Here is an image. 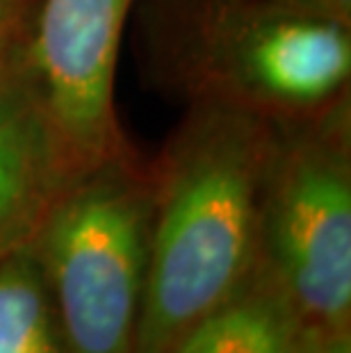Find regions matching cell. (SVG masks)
Wrapping results in <instances>:
<instances>
[{
  "label": "cell",
  "mask_w": 351,
  "mask_h": 353,
  "mask_svg": "<svg viewBox=\"0 0 351 353\" xmlns=\"http://www.w3.org/2000/svg\"><path fill=\"white\" fill-rule=\"evenodd\" d=\"M263 169V139L244 117H217L185 141L148 239L132 353H169L249 278Z\"/></svg>",
  "instance_id": "1"
},
{
  "label": "cell",
  "mask_w": 351,
  "mask_h": 353,
  "mask_svg": "<svg viewBox=\"0 0 351 353\" xmlns=\"http://www.w3.org/2000/svg\"><path fill=\"white\" fill-rule=\"evenodd\" d=\"M148 221L151 205L141 187L106 169L53 208L34 251L69 353H132Z\"/></svg>",
  "instance_id": "2"
},
{
  "label": "cell",
  "mask_w": 351,
  "mask_h": 353,
  "mask_svg": "<svg viewBox=\"0 0 351 353\" xmlns=\"http://www.w3.org/2000/svg\"><path fill=\"white\" fill-rule=\"evenodd\" d=\"M270 274L317 333L349 330L351 178L340 151L303 146L274 178L265 205Z\"/></svg>",
  "instance_id": "3"
},
{
  "label": "cell",
  "mask_w": 351,
  "mask_h": 353,
  "mask_svg": "<svg viewBox=\"0 0 351 353\" xmlns=\"http://www.w3.org/2000/svg\"><path fill=\"white\" fill-rule=\"evenodd\" d=\"M130 3L43 0L34 66L57 167L92 171L114 153V73Z\"/></svg>",
  "instance_id": "4"
},
{
  "label": "cell",
  "mask_w": 351,
  "mask_h": 353,
  "mask_svg": "<svg viewBox=\"0 0 351 353\" xmlns=\"http://www.w3.org/2000/svg\"><path fill=\"white\" fill-rule=\"evenodd\" d=\"M240 76L267 99L317 103L351 71V41L340 21L294 14L253 28L237 52Z\"/></svg>",
  "instance_id": "5"
},
{
  "label": "cell",
  "mask_w": 351,
  "mask_h": 353,
  "mask_svg": "<svg viewBox=\"0 0 351 353\" xmlns=\"http://www.w3.org/2000/svg\"><path fill=\"white\" fill-rule=\"evenodd\" d=\"M319 335L299 317L272 274L249 278L199 319L169 353H310Z\"/></svg>",
  "instance_id": "6"
},
{
  "label": "cell",
  "mask_w": 351,
  "mask_h": 353,
  "mask_svg": "<svg viewBox=\"0 0 351 353\" xmlns=\"http://www.w3.org/2000/svg\"><path fill=\"white\" fill-rule=\"evenodd\" d=\"M0 353H69L37 251L0 255Z\"/></svg>",
  "instance_id": "7"
},
{
  "label": "cell",
  "mask_w": 351,
  "mask_h": 353,
  "mask_svg": "<svg viewBox=\"0 0 351 353\" xmlns=\"http://www.w3.org/2000/svg\"><path fill=\"white\" fill-rule=\"evenodd\" d=\"M30 169H57L53 139L43 112L0 78V176Z\"/></svg>",
  "instance_id": "8"
},
{
  "label": "cell",
  "mask_w": 351,
  "mask_h": 353,
  "mask_svg": "<svg viewBox=\"0 0 351 353\" xmlns=\"http://www.w3.org/2000/svg\"><path fill=\"white\" fill-rule=\"evenodd\" d=\"M50 174V169H30L0 176V255L19 246L32 226Z\"/></svg>",
  "instance_id": "9"
},
{
  "label": "cell",
  "mask_w": 351,
  "mask_h": 353,
  "mask_svg": "<svg viewBox=\"0 0 351 353\" xmlns=\"http://www.w3.org/2000/svg\"><path fill=\"white\" fill-rule=\"evenodd\" d=\"M297 5L301 7V12L305 14H315V17L333 19L340 21L349 17L351 10V0H297Z\"/></svg>",
  "instance_id": "10"
},
{
  "label": "cell",
  "mask_w": 351,
  "mask_h": 353,
  "mask_svg": "<svg viewBox=\"0 0 351 353\" xmlns=\"http://www.w3.org/2000/svg\"><path fill=\"white\" fill-rule=\"evenodd\" d=\"M310 353H351L349 330H342V333L319 335L317 340H315V344H312Z\"/></svg>",
  "instance_id": "11"
},
{
  "label": "cell",
  "mask_w": 351,
  "mask_h": 353,
  "mask_svg": "<svg viewBox=\"0 0 351 353\" xmlns=\"http://www.w3.org/2000/svg\"><path fill=\"white\" fill-rule=\"evenodd\" d=\"M19 0H0V30L7 26V21L14 17V7Z\"/></svg>",
  "instance_id": "12"
}]
</instances>
